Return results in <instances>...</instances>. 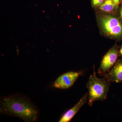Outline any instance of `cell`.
<instances>
[{"label":"cell","instance_id":"2","mask_svg":"<svg viewBox=\"0 0 122 122\" xmlns=\"http://www.w3.org/2000/svg\"><path fill=\"white\" fill-rule=\"evenodd\" d=\"M111 83L105 78L98 77L93 67V72L90 76L86 86L88 90V103L90 106H92L96 101L106 100Z\"/></svg>","mask_w":122,"mask_h":122},{"label":"cell","instance_id":"1","mask_svg":"<svg viewBox=\"0 0 122 122\" xmlns=\"http://www.w3.org/2000/svg\"><path fill=\"white\" fill-rule=\"evenodd\" d=\"M0 111L3 114L15 116L25 122H34L39 116L37 107L23 96H12L2 98Z\"/></svg>","mask_w":122,"mask_h":122},{"label":"cell","instance_id":"11","mask_svg":"<svg viewBox=\"0 0 122 122\" xmlns=\"http://www.w3.org/2000/svg\"><path fill=\"white\" fill-rule=\"evenodd\" d=\"M120 17L122 18V8H121V10H120Z\"/></svg>","mask_w":122,"mask_h":122},{"label":"cell","instance_id":"13","mask_svg":"<svg viewBox=\"0 0 122 122\" xmlns=\"http://www.w3.org/2000/svg\"></svg>","mask_w":122,"mask_h":122},{"label":"cell","instance_id":"3","mask_svg":"<svg viewBox=\"0 0 122 122\" xmlns=\"http://www.w3.org/2000/svg\"><path fill=\"white\" fill-rule=\"evenodd\" d=\"M99 23L102 32L111 37L119 38L122 37V23L115 16L103 15L99 17Z\"/></svg>","mask_w":122,"mask_h":122},{"label":"cell","instance_id":"4","mask_svg":"<svg viewBox=\"0 0 122 122\" xmlns=\"http://www.w3.org/2000/svg\"><path fill=\"white\" fill-rule=\"evenodd\" d=\"M119 54L117 46L115 45L104 55L98 71L100 76L103 77L111 69L117 61Z\"/></svg>","mask_w":122,"mask_h":122},{"label":"cell","instance_id":"5","mask_svg":"<svg viewBox=\"0 0 122 122\" xmlns=\"http://www.w3.org/2000/svg\"><path fill=\"white\" fill-rule=\"evenodd\" d=\"M83 74L82 72L70 71L61 75L55 80L53 87L57 89H66L71 87L79 77Z\"/></svg>","mask_w":122,"mask_h":122},{"label":"cell","instance_id":"9","mask_svg":"<svg viewBox=\"0 0 122 122\" xmlns=\"http://www.w3.org/2000/svg\"><path fill=\"white\" fill-rule=\"evenodd\" d=\"M106 0H91L92 4L94 7H99Z\"/></svg>","mask_w":122,"mask_h":122},{"label":"cell","instance_id":"7","mask_svg":"<svg viewBox=\"0 0 122 122\" xmlns=\"http://www.w3.org/2000/svg\"><path fill=\"white\" fill-rule=\"evenodd\" d=\"M88 98V93H86L82 96V97L79 100L78 102L74 106L66 112L65 113L63 114L60 118L59 122H70L77 113L79 110L81 109V107L87 102Z\"/></svg>","mask_w":122,"mask_h":122},{"label":"cell","instance_id":"10","mask_svg":"<svg viewBox=\"0 0 122 122\" xmlns=\"http://www.w3.org/2000/svg\"><path fill=\"white\" fill-rule=\"evenodd\" d=\"M119 54L122 56V45L119 51Z\"/></svg>","mask_w":122,"mask_h":122},{"label":"cell","instance_id":"6","mask_svg":"<svg viewBox=\"0 0 122 122\" xmlns=\"http://www.w3.org/2000/svg\"><path fill=\"white\" fill-rule=\"evenodd\" d=\"M103 77L111 83L122 82V60L117 61L111 69Z\"/></svg>","mask_w":122,"mask_h":122},{"label":"cell","instance_id":"8","mask_svg":"<svg viewBox=\"0 0 122 122\" xmlns=\"http://www.w3.org/2000/svg\"><path fill=\"white\" fill-rule=\"evenodd\" d=\"M122 0H106L99 8L100 10L108 13L117 10Z\"/></svg>","mask_w":122,"mask_h":122},{"label":"cell","instance_id":"12","mask_svg":"<svg viewBox=\"0 0 122 122\" xmlns=\"http://www.w3.org/2000/svg\"></svg>","mask_w":122,"mask_h":122}]
</instances>
